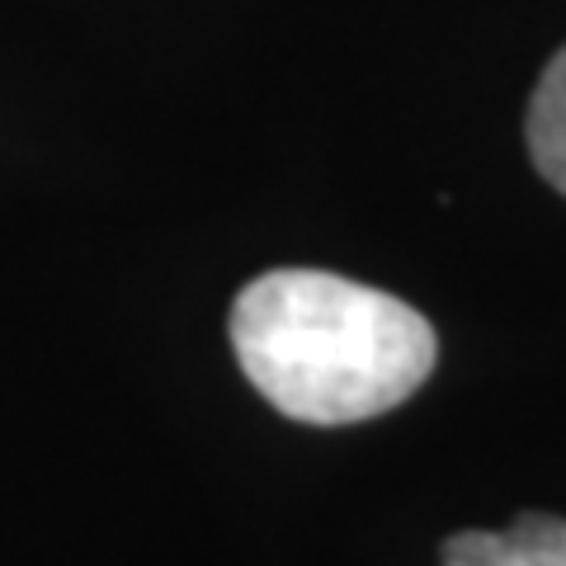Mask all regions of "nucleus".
<instances>
[{
    "instance_id": "nucleus-2",
    "label": "nucleus",
    "mask_w": 566,
    "mask_h": 566,
    "mask_svg": "<svg viewBox=\"0 0 566 566\" xmlns=\"http://www.w3.org/2000/svg\"><path fill=\"white\" fill-rule=\"evenodd\" d=\"M444 566H566V520L520 515L501 534H453L444 543Z\"/></svg>"
},
{
    "instance_id": "nucleus-3",
    "label": "nucleus",
    "mask_w": 566,
    "mask_h": 566,
    "mask_svg": "<svg viewBox=\"0 0 566 566\" xmlns=\"http://www.w3.org/2000/svg\"><path fill=\"white\" fill-rule=\"evenodd\" d=\"M528 156L547 185L566 193V48L547 62L534 99H528Z\"/></svg>"
},
{
    "instance_id": "nucleus-1",
    "label": "nucleus",
    "mask_w": 566,
    "mask_h": 566,
    "mask_svg": "<svg viewBox=\"0 0 566 566\" xmlns=\"http://www.w3.org/2000/svg\"><path fill=\"white\" fill-rule=\"evenodd\" d=\"M241 374L297 424H354L392 411L434 374L439 340L401 297L326 270H270L232 303Z\"/></svg>"
}]
</instances>
